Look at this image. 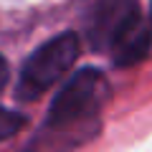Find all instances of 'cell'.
<instances>
[{"label":"cell","mask_w":152,"mask_h":152,"mask_svg":"<svg viewBox=\"0 0 152 152\" xmlns=\"http://www.w3.org/2000/svg\"><path fill=\"white\" fill-rule=\"evenodd\" d=\"M107 94L109 84L102 71L96 69L76 71L51 104L48 127H64L79 119H86L89 114L99 112V107L107 102Z\"/></svg>","instance_id":"obj_2"},{"label":"cell","mask_w":152,"mask_h":152,"mask_svg":"<svg viewBox=\"0 0 152 152\" xmlns=\"http://www.w3.org/2000/svg\"><path fill=\"white\" fill-rule=\"evenodd\" d=\"M5 84H8V64H5V58L0 56V91H3Z\"/></svg>","instance_id":"obj_5"},{"label":"cell","mask_w":152,"mask_h":152,"mask_svg":"<svg viewBox=\"0 0 152 152\" xmlns=\"http://www.w3.org/2000/svg\"><path fill=\"white\" fill-rule=\"evenodd\" d=\"M76 56H79V38L74 33H61L51 38L48 43H43L23 66L20 81H18V99L31 102L48 91L71 69Z\"/></svg>","instance_id":"obj_1"},{"label":"cell","mask_w":152,"mask_h":152,"mask_svg":"<svg viewBox=\"0 0 152 152\" xmlns=\"http://www.w3.org/2000/svg\"><path fill=\"white\" fill-rule=\"evenodd\" d=\"M20 127H23V117H20V114L8 112V109L0 107V142L8 140V137H13Z\"/></svg>","instance_id":"obj_4"},{"label":"cell","mask_w":152,"mask_h":152,"mask_svg":"<svg viewBox=\"0 0 152 152\" xmlns=\"http://www.w3.org/2000/svg\"><path fill=\"white\" fill-rule=\"evenodd\" d=\"M152 43V26L142 18V13L132 10L117 23L112 33H109V53H112L114 64L119 66H132L140 58H145Z\"/></svg>","instance_id":"obj_3"}]
</instances>
